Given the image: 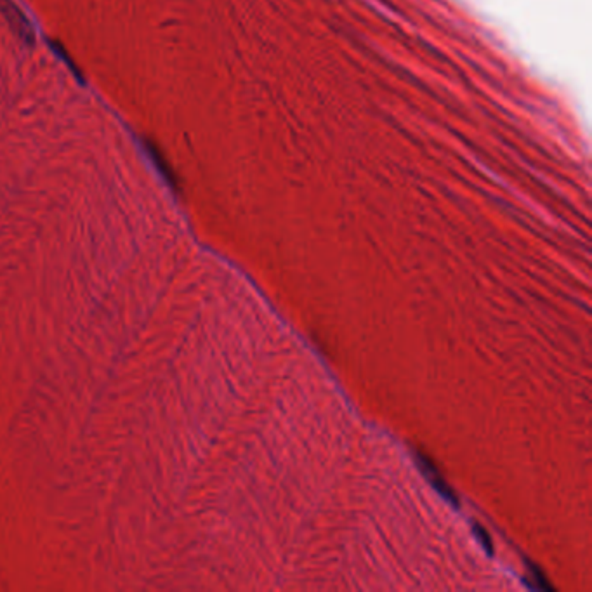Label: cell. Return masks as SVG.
I'll list each match as a JSON object with an SVG mask.
<instances>
[{
	"label": "cell",
	"instance_id": "6da1fadb",
	"mask_svg": "<svg viewBox=\"0 0 592 592\" xmlns=\"http://www.w3.org/2000/svg\"><path fill=\"white\" fill-rule=\"evenodd\" d=\"M0 11H2L4 16H6L11 28L20 37L21 42H23L25 46H33V44H35V30H33L32 23H30V20L26 18L23 11H21L13 0H0Z\"/></svg>",
	"mask_w": 592,
	"mask_h": 592
},
{
	"label": "cell",
	"instance_id": "7a4b0ae2",
	"mask_svg": "<svg viewBox=\"0 0 592 592\" xmlns=\"http://www.w3.org/2000/svg\"><path fill=\"white\" fill-rule=\"evenodd\" d=\"M417 459H419V462H421L422 471H424L427 478L431 479V483H433V485L436 486V490H438V492H440V495H443L445 498H447V500H450L452 504H457L455 493H453L450 486L447 485V481H445L443 476L440 474V471L436 469V466H434V464L431 462V460L427 459L426 455H419Z\"/></svg>",
	"mask_w": 592,
	"mask_h": 592
},
{
	"label": "cell",
	"instance_id": "3957f363",
	"mask_svg": "<svg viewBox=\"0 0 592 592\" xmlns=\"http://www.w3.org/2000/svg\"><path fill=\"white\" fill-rule=\"evenodd\" d=\"M144 146H146V152H148L149 159H152V162L155 164L156 168H159L160 174H162L164 178H166L167 181L171 183V186H174V188H175V183H178V181H175V175H174V172H172L171 164L167 162L166 156H164V153L160 152L159 146H156L153 141H146Z\"/></svg>",
	"mask_w": 592,
	"mask_h": 592
}]
</instances>
